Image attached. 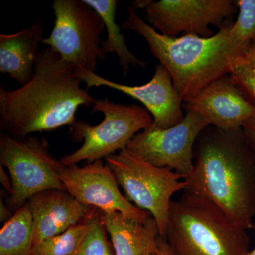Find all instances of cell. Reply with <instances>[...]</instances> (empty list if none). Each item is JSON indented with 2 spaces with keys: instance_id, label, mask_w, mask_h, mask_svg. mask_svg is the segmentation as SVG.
<instances>
[{
  "instance_id": "8",
  "label": "cell",
  "mask_w": 255,
  "mask_h": 255,
  "mask_svg": "<svg viewBox=\"0 0 255 255\" xmlns=\"http://www.w3.org/2000/svg\"><path fill=\"white\" fill-rule=\"evenodd\" d=\"M0 162L9 171L13 187L10 203L15 209L42 191L65 190L59 177L64 165L50 153L44 140L31 136L17 140L1 133Z\"/></svg>"
},
{
  "instance_id": "19",
  "label": "cell",
  "mask_w": 255,
  "mask_h": 255,
  "mask_svg": "<svg viewBox=\"0 0 255 255\" xmlns=\"http://www.w3.org/2000/svg\"><path fill=\"white\" fill-rule=\"evenodd\" d=\"M92 214L85 221L65 232L37 243L33 246L31 255H75L90 228Z\"/></svg>"
},
{
  "instance_id": "29",
  "label": "cell",
  "mask_w": 255,
  "mask_h": 255,
  "mask_svg": "<svg viewBox=\"0 0 255 255\" xmlns=\"http://www.w3.org/2000/svg\"><path fill=\"white\" fill-rule=\"evenodd\" d=\"M157 255V253H156V254H155V255Z\"/></svg>"
},
{
  "instance_id": "7",
  "label": "cell",
  "mask_w": 255,
  "mask_h": 255,
  "mask_svg": "<svg viewBox=\"0 0 255 255\" xmlns=\"http://www.w3.org/2000/svg\"><path fill=\"white\" fill-rule=\"evenodd\" d=\"M55 23L46 45L62 59L78 68L95 73L104 60L102 35L106 30L102 17L84 0H55Z\"/></svg>"
},
{
  "instance_id": "5",
  "label": "cell",
  "mask_w": 255,
  "mask_h": 255,
  "mask_svg": "<svg viewBox=\"0 0 255 255\" xmlns=\"http://www.w3.org/2000/svg\"><path fill=\"white\" fill-rule=\"evenodd\" d=\"M92 112L103 114V121L92 126L77 120L70 127L73 140H83V143L73 153L60 159L64 166L77 165L82 161L92 163L125 150L135 135L153 123L152 116L143 107L116 103L107 99L95 100Z\"/></svg>"
},
{
  "instance_id": "25",
  "label": "cell",
  "mask_w": 255,
  "mask_h": 255,
  "mask_svg": "<svg viewBox=\"0 0 255 255\" xmlns=\"http://www.w3.org/2000/svg\"><path fill=\"white\" fill-rule=\"evenodd\" d=\"M238 64H246L250 66L255 67V45L250 48Z\"/></svg>"
},
{
  "instance_id": "15",
  "label": "cell",
  "mask_w": 255,
  "mask_h": 255,
  "mask_svg": "<svg viewBox=\"0 0 255 255\" xmlns=\"http://www.w3.org/2000/svg\"><path fill=\"white\" fill-rule=\"evenodd\" d=\"M41 20L13 34L0 35V72L8 74L21 86L31 80L43 41Z\"/></svg>"
},
{
  "instance_id": "26",
  "label": "cell",
  "mask_w": 255,
  "mask_h": 255,
  "mask_svg": "<svg viewBox=\"0 0 255 255\" xmlns=\"http://www.w3.org/2000/svg\"><path fill=\"white\" fill-rule=\"evenodd\" d=\"M157 255H174L164 238H158Z\"/></svg>"
},
{
  "instance_id": "9",
  "label": "cell",
  "mask_w": 255,
  "mask_h": 255,
  "mask_svg": "<svg viewBox=\"0 0 255 255\" xmlns=\"http://www.w3.org/2000/svg\"><path fill=\"white\" fill-rule=\"evenodd\" d=\"M209 126L200 114L189 111L182 122L168 128L152 124L133 137L127 150L147 163L170 169L185 179L194 166L196 140Z\"/></svg>"
},
{
  "instance_id": "1",
  "label": "cell",
  "mask_w": 255,
  "mask_h": 255,
  "mask_svg": "<svg viewBox=\"0 0 255 255\" xmlns=\"http://www.w3.org/2000/svg\"><path fill=\"white\" fill-rule=\"evenodd\" d=\"M82 82L80 68L49 48L41 50L27 84L14 90L0 87L1 130L23 140L34 132L71 127L78 109L95 100Z\"/></svg>"
},
{
  "instance_id": "21",
  "label": "cell",
  "mask_w": 255,
  "mask_h": 255,
  "mask_svg": "<svg viewBox=\"0 0 255 255\" xmlns=\"http://www.w3.org/2000/svg\"><path fill=\"white\" fill-rule=\"evenodd\" d=\"M95 210L92 211L86 236L74 255H114L101 220V212H96Z\"/></svg>"
},
{
  "instance_id": "3",
  "label": "cell",
  "mask_w": 255,
  "mask_h": 255,
  "mask_svg": "<svg viewBox=\"0 0 255 255\" xmlns=\"http://www.w3.org/2000/svg\"><path fill=\"white\" fill-rule=\"evenodd\" d=\"M228 23L211 37L161 34L137 15L133 7L122 27L138 33L147 41L152 55L169 72L183 102L190 100L206 87L231 73L241 56L229 40Z\"/></svg>"
},
{
  "instance_id": "6",
  "label": "cell",
  "mask_w": 255,
  "mask_h": 255,
  "mask_svg": "<svg viewBox=\"0 0 255 255\" xmlns=\"http://www.w3.org/2000/svg\"><path fill=\"white\" fill-rule=\"evenodd\" d=\"M105 159L126 197L155 219L159 236L164 238L172 196L185 189L184 178L170 169L147 163L127 149Z\"/></svg>"
},
{
  "instance_id": "2",
  "label": "cell",
  "mask_w": 255,
  "mask_h": 255,
  "mask_svg": "<svg viewBox=\"0 0 255 255\" xmlns=\"http://www.w3.org/2000/svg\"><path fill=\"white\" fill-rule=\"evenodd\" d=\"M185 189L209 201L238 226L255 227V157L242 128L209 126L198 137Z\"/></svg>"
},
{
  "instance_id": "14",
  "label": "cell",
  "mask_w": 255,
  "mask_h": 255,
  "mask_svg": "<svg viewBox=\"0 0 255 255\" xmlns=\"http://www.w3.org/2000/svg\"><path fill=\"white\" fill-rule=\"evenodd\" d=\"M27 203L33 219V246L83 222L93 211L60 189L42 191Z\"/></svg>"
},
{
  "instance_id": "20",
  "label": "cell",
  "mask_w": 255,
  "mask_h": 255,
  "mask_svg": "<svg viewBox=\"0 0 255 255\" xmlns=\"http://www.w3.org/2000/svg\"><path fill=\"white\" fill-rule=\"evenodd\" d=\"M236 2L239 12L236 22L231 25L228 37L242 58L255 45V0H238Z\"/></svg>"
},
{
  "instance_id": "11",
  "label": "cell",
  "mask_w": 255,
  "mask_h": 255,
  "mask_svg": "<svg viewBox=\"0 0 255 255\" xmlns=\"http://www.w3.org/2000/svg\"><path fill=\"white\" fill-rule=\"evenodd\" d=\"M59 177L65 190L79 202L104 214L119 212L141 222L152 216L122 194L113 172L102 159L82 167L64 166Z\"/></svg>"
},
{
  "instance_id": "10",
  "label": "cell",
  "mask_w": 255,
  "mask_h": 255,
  "mask_svg": "<svg viewBox=\"0 0 255 255\" xmlns=\"http://www.w3.org/2000/svg\"><path fill=\"white\" fill-rule=\"evenodd\" d=\"M236 6L231 0H136L132 4L134 9L145 11L156 31L170 37L214 36L210 26L221 28L230 23L226 20L233 17Z\"/></svg>"
},
{
  "instance_id": "12",
  "label": "cell",
  "mask_w": 255,
  "mask_h": 255,
  "mask_svg": "<svg viewBox=\"0 0 255 255\" xmlns=\"http://www.w3.org/2000/svg\"><path fill=\"white\" fill-rule=\"evenodd\" d=\"M80 71L87 88L107 87L139 101L152 116V125L155 127L168 128L184 118L183 101L169 72L161 63L156 65L155 74L150 81L138 86L113 82L86 69L80 68Z\"/></svg>"
},
{
  "instance_id": "24",
  "label": "cell",
  "mask_w": 255,
  "mask_h": 255,
  "mask_svg": "<svg viewBox=\"0 0 255 255\" xmlns=\"http://www.w3.org/2000/svg\"><path fill=\"white\" fill-rule=\"evenodd\" d=\"M0 182L2 184L4 189L7 191L10 195L12 194L13 187L11 183V178L9 177L8 174L5 172L2 166H0Z\"/></svg>"
},
{
  "instance_id": "27",
  "label": "cell",
  "mask_w": 255,
  "mask_h": 255,
  "mask_svg": "<svg viewBox=\"0 0 255 255\" xmlns=\"http://www.w3.org/2000/svg\"><path fill=\"white\" fill-rule=\"evenodd\" d=\"M12 216L11 211L5 205L1 198V200H0V221H1V223L6 222L8 220L11 219Z\"/></svg>"
},
{
  "instance_id": "22",
  "label": "cell",
  "mask_w": 255,
  "mask_h": 255,
  "mask_svg": "<svg viewBox=\"0 0 255 255\" xmlns=\"http://www.w3.org/2000/svg\"><path fill=\"white\" fill-rule=\"evenodd\" d=\"M229 75L255 106V67L238 64L233 67Z\"/></svg>"
},
{
  "instance_id": "18",
  "label": "cell",
  "mask_w": 255,
  "mask_h": 255,
  "mask_svg": "<svg viewBox=\"0 0 255 255\" xmlns=\"http://www.w3.org/2000/svg\"><path fill=\"white\" fill-rule=\"evenodd\" d=\"M33 248V219L26 203L1 228L0 255H31Z\"/></svg>"
},
{
  "instance_id": "23",
  "label": "cell",
  "mask_w": 255,
  "mask_h": 255,
  "mask_svg": "<svg viewBox=\"0 0 255 255\" xmlns=\"http://www.w3.org/2000/svg\"><path fill=\"white\" fill-rule=\"evenodd\" d=\"M243 135L255 157V117L247 121L242 127Z\"/></svg>"
},
{
  "instance_id": "13",
  "label": "cell",
  "mask_w": 255,
  "mask_h": 255,
  "mask_svg": "<svg viewBox=\"0 0 255 255\" xmlns=\"http://www.w3.org/2000/svg\"><path fill=\"white\" fill-rule=\"evenodd\" d=\"M183 108L200 114L210 126L224 130L242 128L247 121L255 117V106L230 75L183 102Z\"/></svg>"
},
{
  "instance_id": "16",
  "label": "cell",
  "mask_w": 255,
  "mask_h": 255,
  "mask_svg": "<svg viewBox=\"0 0 255 255\" xmlns=\"http://www.w3.org/2000/svg\"><path fill=\"white\" fill-rule=\"evenodd\" d=\"M101 220L112 240L114 255L157 253L159 228L152 216L145 222H141L119 212H101Z\"/></svg>"
},
{
  "instance_id": "17",
  "label": "cell",
  "mask_w": 255,
  "mask_h": 255,
  "mask_svg": "<svg viewBox=\"0 0 255 255\" xmlns=\"http://www.w3.org/2000/svg\"><path fill=\"white\" fill-rule=\"evenodd\" d=\"M84 1L98 13L105 23L107 38L102 43V53L105 55L107 53H115L118 55L119 63L124 74L128 73L130 65L145 68L147 63L138 59L128 48L124 35L121 32L120 26L116 22L119 1L84 0Z\"/></svg>"
},
{
  "instance_id": "28",
  "label": "cell",
  "mask_w": 255,
  "mask_h": 255,
  "mask_svg": "<svg viewBox=\"0 0 255 255\" xmlns=\"http://www.w3.org/2000/svg\"><path fill=\"white\" fill-rule=\"evenodd\" d=\"M247 255H255V248L254 250H253V251H249V253H248Z\"/></svg>"
},
{
  "instance_id": "4",
  "label": "cell",
  "mask_w": 255,
  "mask_h": 255,
  "mask_svg": "<svg viewBox=\"0 0 255 255\" xmlns=\"http://www.w3.org/2000/svg\"><path fill=\"white\" fill-rule=\"evenodd\" d=\"M248 230L188 191L172 200L164 239L174 255H247Z\"/></svg>"
}]
</instances>
